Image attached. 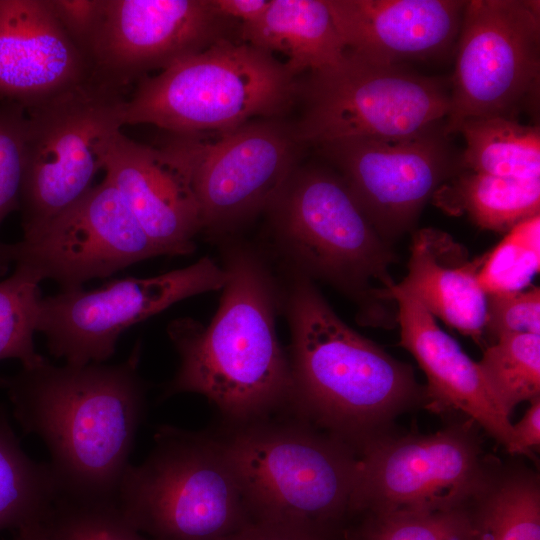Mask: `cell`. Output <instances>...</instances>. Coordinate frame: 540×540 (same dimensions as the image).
Instances as JSON below:
<instances>
[{"instance_id": "6da1fadb", "label": "cell", "mask_w": 540, "mask_h": 540, "mask_svg": "<svg viewBox=\"0 0 540 540\" xmlns=\"http://www.w3.org/2000/svg\"><path fill=\"white\" fill-rule=\"evenodd\" d=\"M139 359L137 344L115 365L55 366L46 359L0 377L23 430L46 445L61 494L116 500L144 415Z\"/></svg>"}, {"instance_id": "7a4b0ae2", "label": "cell", "mask_w": 540, "mask_h": 540, "mask_svg": "<svg viewBox=\"0 0 540 540\" xmlns=\"http://www.w3.org/2000/svg\"><path fill=\"white\" fill-rule=\"evenodd\" d=\"M223 263L227 279L210 323L184 318L168 327L180 364L165 396L201 394L228 424H241L288 410L291 367L276 332L281 294L267 263L238 242L227 243Z\"/></svg>"}, {"instance_id": "3957f363", "label": "cell", "mask_w": 540, "mask_h": 540, "mask_svg": "<svg viewBox=\"0 0 540 540\" xmlns=\"http://www.w3.org/2000/svg\"><path fill=\"white\" fill-rule=\"evenodd\" d=\"M288 411L358 454L421 394L412 368L343 322L313 280L292 270Z\"/></svg>"}, {"instance_id": "277c9868", "label": "cell", "mask_w": 540, "mask_h": 540, "mask_svg": "<svg viewBox=\"0 0 540 540\" xmlns=\"http://www.w3.org/2000/svg\"><path fill=\"white\" fill-rule=\"evenodd\" d=\"M216 435L251 520L333 532L353 513L358 454L343 441L294 414L228 424Z\"/></svg>"}, {"instance_id": "5b68a950", "label": "cell", "mask_w": 540, "mask_h": 540, "mask_svg": "<svg viewBox=\"0 0 540 540\" xmlns=\"http://www.w3.org/2000/svg\"><path fill=\"white\" fill-rule=\"evenodd\" d=\"M299 77L274 54L224 39L155 76H145L124 107V125L172 134L226 132L261 118H284Z\"/></svg>"}, {"instance_id": "8992f818", "label": "cell", "mask_w": 540, "mask_h": 540, "mask_svg": "<svg viewBox=\"0 0 540 540\" xmlns=\"http://www.w3.org/2000/svg\"><path fill=\"white\" fill-rule=\"evenodd\" d=\"M274 240L292 270L326 281L355 299L361 319L382 322L394 282L389 243L376 231L331 167L299 165L267 209Z\"/></svg>"}, {"instance_id": "52a82bcc", "label": "cell", "mask_w": 540, "mask_h": 540, "mask_svg": "<svg viewBox=\"0 0 540 540\" xmlns=\"http://www.w3.org/2000/svg\"><path fill=\"white\" fill-rule=\"evenodd\" d=\"M116 501L148 540H222L249 522L244 494L217 435L162 426Z\"/></svg>"}, {"instance_id": "ba28073f", "label": "cell", "mask_w": 540, "mask_h": 540, "mask_svg": "<svg viewBox=\"0 0 540 540\" xmlns=\"http://www.w3.org/2000/svg\"><path fill=\"white\" fill-rule=\"evenodd\" d=\"M123 91L90 75L23 106V171L19 210L23 232L59 214L93 186L124 126Z\"/></svg>"}, {"instance_id": "9c48e42d", "label": "cell", "mask_w": 540, "mask_h": 540, "mask_svg": "<svg viewBox=\"0 0 540 540\" xmlns=\"http://www.w3.org/2000/svg\"><path fill=\"white\" fill-rule=\"evenodd\" d=\"M449 95L439 78L346 51L339 63L299 77L301 113L293 124L304 145L408 136L443 124Z\"/></svg>"}, {"instance_id": "30bf717a", "label": "cell", "mask_w": 540, "mask_h": 540, "mask_svg": "<svg viewBox=\"0 0 540 540\" xmlns=\"http://www.w3.org/2000/svg\"><path fill=\"white\" fill-rule=\"evenodd\" d=\"M304 144L284 118L252 120L208 139L172 134L160 147L189 183L202 231L228 237L267 211L300 165Z\"/></svg>"}, {"instance_id": "8fae6325", "label": "cell", "mask_w": 540, "mask_h": 540, "mask_svg": "<svg viewBox=\"0 0 540 540\" xmlns=\"http://www.w3.org/2000/svg\"><path fill=\"white\" fill-rule=\"evenodd\" d=\"M450 85L446 135L469 119H516L536 99L540 79V4L466 1Z\"/></svg>"}, {"instance_id": "7c38bea8", "label": "cell", "mask_w": 540, "mask_h": 540, "mask_svg": "<svg viewBox=\"0 0 540 540\" xmlns=\"http://www.w3.org/2000/svg\"><path fill=\"white\" fill-rule=\"evenodd\" d=\"M226 271L210 257L153 277H128L104 286L60 291L42 298L37 332L54 357L70 365L103 363L120 335L191 296L222 289Z\"/></svg>"}, {"instance_id": "4fadbf2b", "label": "cell", "mask_w": 540, "mask_h": 540, "mask_svg": "<svg viewBox=\"0 0 540 540\" xmlns=\"http://www.w3.org/2000/svg\"><path fill=\"white\" fill-rule=\"evenodd\" d=\"M160 253L145 234L117 189L104 177L74 204L20 241L1 243L0 258L40 282L52 280L61 291L83 288Z\"/></svg>"}, {"instance_id": "5bb4252c", "label": "cell", "mask_w": 540, "mask_h": 540, "mask_svg": "<svg viewBox=\"0 0 540 540\" xmlns=\"http://www.w3.org/2000/svg\"><path fill=\"white\" fill-rule=\"evenodd\" d=\"M488 466L464 425L426 436L383 435L358 452L353 513L446 511L477 488Z\"/></svg>"}, {"instance_id": "9a60e30c", "label": "cell", "mask_w": 540, "mask_h": 540, "mask_svg": "<svg viewBox=\"0 0 540 540\" xmlns=\"http://www.w3.org/2000/svg\"><path fill=\"white\" fill-rule=\"evenodd\" d=\"M443 124L408 136L357 137L316 146L388 243L414 226L425 203L460 167Z\"/></svg>"}, {"instance_id": "2e32d148", "label": "cell", "mask_w": 540, "mask_h": 540, "mask_svg": "<svg viewBox=\"0 0 540 540\" xmlns=\"http://www.w3.org/2000/svg\"><path fill=\"white\" fill-rule=\"evenodd\" d=\"M212 0H102L86 53L90 76L124 90L147 73L232 37L236 26Z\"/></svg>"}, {"instance_id": "e0dca14e", "label": "cell", "mask_w": 540, "mask_h": 540, "mask_svg": "<svg viewBox=\"0 0 540 540\" xmlns=\"http://www.w3.org/2000/svg\"><path fill=\"white\" fill-rule=\"evenodd\" d=\"M346 51L382 65L441 57L457 43L463 0H326Z\"/></svg>"}, {"instance_id": "ac0fdd59", "label": "cell", "mask_w": 540, "mask_h": 540, "mask_svg": "<svg viewBox=\"0 0 540 540\" xmlns=\"http://www.w3.org/2000/svg\"><path fill=\"white\" fill-rule=\"evenodd\" d=\"M387 296L397 305L400 345L409 351L427 377L424 397L437 411L457 410L482 427L507 451L512 423L489 387L479 365L436 323L415 298L393 283Z\"/></svg>"}, {"instance_id": "d6986e66", "label": "cell", "mask_w": 540, "mask_h": 540, "mask_svg": "<svg viewBox=\"0 0 540 540\" xmlns=\"http://www.w3.org/2000/svg\"><path fill=\"white\" fill-rule=\"evenodd\" d=\"M103 170L160 255H187L195 249L194 239L202 231L198 203L187 180L160 148L121 132Z\"/></svg>"}, {"instance_id": "ffe728a7", "label": "cell", "mask_w": 540, "mask_h": 540, "mask_svg": "<svg viewBox=\"0 0 540 540\" xmlns=\"http://www.w3.org/2000/svg\"><path fill=\"white\" fill-rule=\"evenodd\" d=\"M48 0H0V99L33 104L89 76Z\"/></svg>"}, {"instance_id": "44dd1931", "label": "cell", "mask_w": 540, "mask_h": 540, "mask_svg": "<svg viewBox=\"0 0 540 540\" xmlns=\"http://www.w3.org/2000/svg\"><path fill=\"white\" fill-rule=\"evenodd\" d=\"M408 274L398 288L434 317L482 344L487 297L478 281L483 256L471 259L448 233L422 228L412 237Z\"/></svg>"}, {"instance_id": "7402d4cb", "label": "cell", "mask_w": 540, "mask_h": 540, "mask_svg": "<svg viewBox=\"0 0 540 540\" xmlns=\"http://www.w3.org/2000/svg\"><path fill=\"white\" fill-rule=\"evenodd\" d=\"M239 39L285 55L297 77L333 66L346 54L326 0H271L259 19L240 25Z\"/></svg>"}, {"instance_id": "603a6c76", "label": "cell", "mask_w": 540, "mask_h": 540, "mask_svg": "<svg viewBox=\"0 0 540 540\" xmlns=\"http://www.w3.org/2000/svg\"><path fill=\"white\" fill-rule=\"evenodd\" d=\"M461 506L472 540H540V488L534 473L488 467Z\"/></svg>"}, {"instance_id": "cb8c5ba5", "label": "cell", "mask_w": 540, "mask_h": 540, "mask_svg": "<svg viewBox=\"0 0 540 540\" xmlns=\"http://www.w3.org/2000/svg\"><path fill=\"white\" fill-rule=\"evenodd\" d=\"M450 215H467L477 226L506 232L539 215L540 178L517 179L462 170L431 198Z\"/></svg>"}, {"instance_id": "d4e9b609", "label": "cell", "mask_w": 540, "mask_h": 540, "mask_svg": "<svg viewBox=\"0 0 540 540\" xmlns=\"http://www.w3.org/2000/svg\"><path fill=\"white\" fill-rule=\"evenodd\" d=\"M462 170L517 179L540 178V129L506 117L464 121Z\"/></svg>"}, {"instance_id": "484cf974", "label": "cell", "mask_w": 540, "mask_h": 540, "mask_svg": "<svg viewBox=\"0 0 540 540\" xmlns=\"http://www.w3.org/2000/svg\"><path fill=\"white\" fill-rule=\"evenodd\" d=\"M60 493L49 463L25 454L0 406V530L29 525Z\"/></svg>"}, {"instance_id": "4316f807", "label": "cell", "mask_w": 540, "mask_h": 540, "mask_svg": "<svg viewBox=\"0 0 540 540\" xmlns=\"http://www.w3.org/2000/svg\"><path fill=\"white\" fill-rule=\"evenodd\" d=\"M27 540H148L126 518L116 500L59 494L32 523L17 531Z\"/></svg>"}, {"instance_id": "83f0119b", "label": "cell", "mask_w": 540, "mask_h": 540, "mask_svg": "<svg viewBox=\"0 0 540 540\" xmlns=\"http://www.w3.org/2000/svg\"><path fill=\"white\" fill-rule=\"evenodd\" d=\"M477 363L509 416L519 403L539 397V334L502 336L485 349Z\"/></svg>"}, {"instance_id": "f1b7e54d", "label": "cell", "mask_w": 540, "mask_h": 540, "mask_svg": "<svg viewBox=\"0 0 540 540\" xmlns=\"http://www.w3.org/2000/svg\"><path fill=\"white\" fill-rule=\"evenodd\" d=\"M39 284L21 268L0 281V360L17 359L24 368L46 360L36 351L33 340L43 298Z\"/></svg>"}, {"instance_id": "f546056e", "label": "cell", "mask_w": 540, "mask_h": 540, "mask_svg": "<svg viewBox=\"0 0 540 540\" xmlns=\"http://www.w3.org/2000/svg\"><path fill=\"white\" fill-rule=\"evenodd\" d=\"M540 220L529 218L510 229L483 260L479 284L486 295L523 290L539 271Z\"/></svg>"}, {"instance_id": "4dcf8cb0", "label": "cell", "mask_w": 540, "mask_h": 540, "mask_svg": "<svg viewBox=\"0 0 540 540\" xmlns=\"http://www.w3.org/2000/svg\"><path fill=\"white\" fill-rule=\"evenodd\" d=\"M357 540H472L461 506L436 512L368 515Z\"/></svg>"}, {"instance_id": "1f68e13d", "label": "cell", "mask_w": 540, "mask_h": 540, "mask_svg": "<svg viewBox=\"0 0 540 540\" xmlns=\"http://www.w3.org/2000/svg\"><path fill=\"white\" fill-rule=\"evenodd\" d=\"M24 122L22 105L0 99V224L9 213L19 210ZM7 269L0 258V276Z\"/></svg>"}, {"instance_id": "d6a6232c", "label": "cell", "mask_w": 540, "mask_h": 540, "mask_svg": "<svg viewBox=\"0 0 540 540\" xmlns=\"http://www.w3.org/2000/svg\"><path fill=\"white\" fill-rule=\"evenodd\" d=\"M485 332L496 340L512 334L540 335V290L533 287L488 294Z\"/></svg>"}, {"instance_id": "836d02e7", "label": "cell", "mask_w": 540, "mask_h": 540, "mask_svg": "<svg viewBox=\"0 0 540 540\" xmlns=\"http://www.w3.org/2000/svg\"><path fill=\"white\" fill-rule=\"evenodd\" d=\"M60 25L86 58L99 24L102 0H48Z\"/></svg>"}, {"instance_id": "e575fe53", "label": "cell", "mask_w": 540, "mask_h": 540, "mask_svg": "<svg viewBox=\"0 0 540 540\" xmlns=\"http://www.w3.org/2000/svg\"><path fill=\"white\" fill-rule=\"evenodd\" d=\"M332 532L311 527L250 520L222 540H331Z\"/></svg>"}, {"instance_id": "d590c367", "label": "cell", "mask_w": 540, "mask_h": 540, "mask_svg": "<svg viewBox=\"0 0 540 540\" xmlns=\"http://www.w3.org/2000/svg\"><path fill=\"white\" fill-rule=\"evenodd\" d=\"M540 444V398L531 400L530 407L522 419L512 424L511 454H527Z\"/></svg>"}, {"instance_id": "8d00e7d4", "label": "cell", "mask_w": 540, "mask_h": 540, "mask_svg": "<svg viewBox=\"0 0 540 540\" xmlns=\"http://www.w3.org/2000/svg\"><path fill=\"white\" fill-rule=\"evenodd\" d=\"M271 0H212L216 11L223 17L237 21L240 25L259 19Z\"/></svg>"}, {"instance_id": "74e56055", "label": "cell", "mask_w": 540, "mask_h": 540, "mask_svg": "<svg viewBox=\"0 0 540 540\" xmlns=\"http://www.w3.org/2000/svg\"><path fill=\"white\" fill-rule=\"evenodd\" d=\"M14 540H27L25 537H23L21 534H17V536L14 538Z\"/></svg>"}]
</instances>
